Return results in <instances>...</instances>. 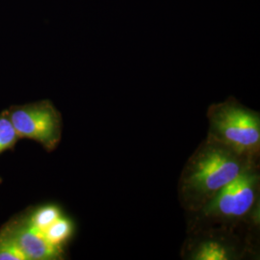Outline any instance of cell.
Here are the masks:
<instances>
[{"mask_svg":"<svg viewBox=\"0 0 260 260\" xmlns=\"http://www.w3.org/2000/svg\"><path fill=\"white\" fill-rule=\"evenodd\" d=\"M256 166V160L206 139L186 163L179 180V198L190 211L203 210L223 187Z\"/></svg>","mask_w":260,"mask_h":260,"instance_id":"6da1fadb","label":"cell"},{"mask_svg":"<svg viewBox=\"0 0 260 260\" xmlns=\"http://www.w3.org/2000/svg\"><path fill=\"white\" fill-rule=\"evenodd\" d=\"M209 131L207 138L236 153L256 160L260 150L258 112L242 105L235 99L211 105L207 111Z\"/></svg>","mask_w":260,"mask_h":260,"instance_id":"7a4b0ae2","label":"cell"},{"mask_svg":"<svg viewBox=\"0 0 260 260\" xmlns=\"http://www.w3.org/2000/svg\"><path fill=\"white\" fill-rule=\"evenodd\" d=\"M19 139L40 143L47 150H53L62 137V117L49 101L13 106L6 110Z\"/></svg>","mask_w":260,"mask_h":260,"instance_id":"3957f363","label":"cell"},{"mask_svg":"<svg viewBox=\"0 0 260 260\" xmlns=\"http://www.w3.org/2000/svg\"><path fill=\"white\" fill-rule=\"evenodd\" d=\"M258 191L259 174L254 166L223 187L202 211L211 218L241 219L250 213L256 204Z\"/></svg>","mask_w":260,"mask_h":260,"instance_id":"277c9868","label":"cell"},{"mask_svg":"<svg viewBox=\"0 0 260 260\" xmlns=\"http://www.w3.org/2000/svg\"><path fill=\"white\" fill-rule=\"evenodd\" d=\"M2 230L16 242L28 260L62 258V248L47 241L43 232L28 223L25 217L12 221Z\"/></svg>","mask_w":260,"mask_h":260,"instance_id":"5b68a950","label":"cell"},{"mask_svg":"<svg viewBox=\"0 0 260 260\" xmlns=\"http://www.w3.org/2000/svg\"><path fill=\"white\" fill-rule=\"evenodd\" d=\"M43 233L47 241L62 248V245L68 241L74 233V223L69 218L61 216L54 223L47 226Z\"/></svg>","mask_w":260,"mask_h":260,"instance_id":"8992f818","label":"cell"},{"mask_svg":"<svg viewBox=\"0 0 260 260\" xmlns=\"http://www.w3.org/2000/svg\"><path fill=\"white\" fill-rule=\"evenodd\" d=\"M62 216L61 210L54 205H47L41 206L36 210L32 211L29 216L25 217L28 223L35 226L38 230L44 232L56 220Z\"/></svg>","mask_w":260,"mask_h":260,"instance_id":"52a82bcc","label":"cell"},{"mask_svg":"<svg viewBox=\"0 0 260 260\" xmlns=\"http://www.w3.org/2000/svg\"><path fill=\"white\" fill-rule=\"evenodd\" d=\"M196 260H226L230 259L229 250L223 244L217 241L203 243L193 254Z\"/></svg>","mask_w":260,"mask_h":260,"instance_id":"ba28073f","label":"cell"},{"mask_svg":"<svg viewBox=\"0 0 260 260\" xmlns=\"http://www.w3.org/2000/svg\"><path fill=\"white\" fill-rule=\"evenodd\" d=\"M19 138L10 121L7 111L0 115V154L12 149L18 143Z\"/></svg>","mask_w":260,"mask_h":260,"instance_id":"9c48e42d","label":"cell"},{"mask_svg":"<svg viewBox=\"0 0 260 260\" xmlns=\"http://www.w3.org/2000/svg\"><path fill=\"white\" fill-rule=\"evenodd\" d=\"M0 260H28L16 242L3 230L0 231Z\"/></svg>","mask_w":260,"mask_h":260,"instance_id":"30bf717a","label":"cell"}]
</instances>
